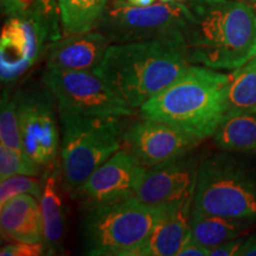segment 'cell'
Instances as JSON below:
<instances>
[{"label":"cell","mask_w":256,"mask_h":256,"mask_svg":"<svg viewBox=\"0 0 256 256\" xmlns=\"http://www.w3.org/2000/svg\"><path fill=\"white\" fill-rule=\"evenodd\" d=\"M110 42L98 30L64 36L50 44L46 68L74 72H95Z\"/></svg>","instance_id":"14"},{"label":"cell","mask_w":256,"mask_h":256,"mask_svg":"<svg viewBox=\"0 0 256 256\" xmlns=\"http://www.w3.org/2000/svg\"><path fill=\"white\" fill-rule=\"evenodd\" d=\"M184 38L110 44L95 72L136 110L188 69Z\"/></svg>","instance_id":"2"},{"label":"cell","mask_w":256,"mask_h":256,"mask_svg":"<svg viewBox=\"0 0 256 256\" xmlns=\"http://www.w3.org/2000/svg\"><path fill=\"white\" fill-rule=\"evenodd\" d=\"M210 254V249L204 247L200 242L192 238L191 232H188L186 240H185L183 247L180 248L177 256H206Z\"/></svg>","instance_id":"28"},{"label":"cell","mask_w":256,"mask_h":256,"mask_svg":"<svg viewBox=\"0 0 256 256\" xmlns=\"http://www.w3.org/2000/svg\"><path fill=\"white\" fill-rule=\"evenodd\" d=\"M62 124V178L72 194L122 146L124 118H102L58 110Z\"/></svg>","instance_id":"5"},{"label":"cell","mask_w":256,"mask_h":256,"mask_svg":"<svg viewBox=\"0 0 256 256\" xmlns=\"http://www.w3.org/2000/svg\"><path fill=\"white\" fill-rule=\"evenodd\" d=\"M188 62L236 70L256 57V14L241 0H188Z\"/></svg>","instance_id":"1"},{"label":"cell","mask_w":256,"mask_h":256,"mask_svg":"<svg viewBox=\"0 0 256 256\" xmlns=\"http://www.w3.org/2000/svg\"><path fill=\"white\" fill-rule=\"evenodd\" d=\"M162 2H188V0H160Z\"/></svg>","instance_id":"32"},{"label":"cell","mask_w":256,"mask_h":256,"mask_svg":"<svg viewBox=\"0 0 256 256\" xmlns=\"http://www.w3.org/2000/svg\"><path fill=\"white\" fill-rule=\"evenodd\" d=\"M146 168L120 148L72 194L84 209L132 197Z\"/></svg>","instance_id":"12"},{"label":"cell","mask_w":256,"mask_h":256,"mask_svg":"<svg viewBox=\"0 0 256 256\" xmlns=\"http://www.w3.org/2000/svg\"><path fill=\"white\" fill-rule=\"evenodd\" d=\"M120 2H124V4L130 6H139V8H144V6H150L154 4L156 0H120Z\"/></svg>","instance_id":"31"},{"label":"cell","mask_w":256,"mask_h":256,"mask_svg":"<svg viewBox=\"0 0 256 256\" xmlns=\"http://www.w3.org/2000/svg\"><path fill=\"white\" fill-rule=\"evenodd\" d=\"M63 36L94 30L107 8V0H57Z\"/></svg>","instance_id":"20"},{"label":"cell","mask_w":256,"mask_h":256,"mask_svg":"<svg viewBox=\"0 0 256 256\" xmlns=\"http://www.w3.org/2000/svg\"><path fill=\"white\" fill-rule=\"evenodd\" d=\"M256 114V57L232 74L226 116Z\"/></svg>","instance_id":"21"},{"label":"cell","mask_w":256,"mask_h":256,"mask_svg":"<svg viewBox=\"0 0 256 256\" xmlns=\"http://www.w3.org/2000/svg\"><path fill=\"white\" fill-rule=\"evenodd\" d=\"M43 83L52 94L58 110L102 118H128V106L95 72L46 68Z\"/></svg>","instance_id":"8"},{"label":"cell","mask_w":256,"mask_h":256,"mask_svg":"<svg viewBox=\"0 0 256 256\" xmlns=\"http://www.w3.org/2000/svg\"><path fill=\"white\" fill-rule=\"evenodd\" d=\"M49 34L34 11L12 16L2 30L0 42V76L2 82L20 78L34 66L43 52Z\"/></svg>","instance_id":"13"},{"label":"cell","mask_w":256,"mask_h":256,"mask_svg":"<svg viewBox=\"0 0 256 256\" xmlns=\"http://www.w3.org/2000/svg\"><path fill=\"white\" fill-rule=\"evenodd\" d=\"M246 238H236L232 240H229V241L220 243V244L217 246V247L210 249L211 256H232L238 255L240 248L242 247L243 242H244Z\"/></svg>","instance_id":"29"},{"label":"cell","mask_w":256,"mask_h":256,"mask_svg":"<svg viewBox=\"0 0 256 256\" xmlns=\"http://www.w3.org/2000/svg\"><path fill=\"white\" fill-rule=\"evenodd\" d=\"M43 184V192L40 200L43 220V242L46 252L54 254L62 248L64 234V211L57 172L48 176Z\"/></svg>","instance_id":"17"},{"label":"cell","mask_w":256,"mask_h":256,"mask_svg":"<svg viewBox=\"0 0 256 256\" xmlns=\"http://www.w3.org/2000/svg\"><path fill=\"white\" fill-rule=\"evenodd\" d=\"M194 151L146 168L133 197L147 206L162 210L174 209L194 200L200 164Z\"/></svg>","instance_id":"10"},{"label":"cell","mask_w":256,"mask_h":256,"mask_svg":"<svg viewBox=\"0 0 256 256\" xmlns=\"http://www.w3.org/2000/svg\"><path fill=\"white\" fill-rule=\"evenodd\" d=\"M40 166L24 153H18L4 145H0V179L12 176H37Z\"/></svg>","instance_id":"23"},{"label":"cell","mask_w":256,"mask_h":256,"mask_svg":"<svg viewBox=\"0 0 256 256\" xmlns=\"http://www.w3.org/2000/svg\"><path fill=\"white\" fill-rule=\"evenodd\" d=\"M188 8L183 2H154L150 6H130L114 0L107 6L96 26L110 44L184 38Z\"/></svg>","instance_id":"7"},{"label":"cell","mask_w":256,"mask_h":256,"mask_svg":"<svg viewBox=\"0 0 256 256\" xmlns=\"http://www.w3.org/2000/svg\"><path fill=\"white\" fill-rule=\"evenodd\" d=\"M240 256H256V236L246 238L238 252Z\"/></svg>","instance_id":"30"},{"label":"cell","mask_w":256,"mask_h":256,"mask_svg":"<svg viewBox=\"0 0 256 256\" xmlns=\"http://www.w3.org/2000/svg\"><path fill=\"white\" fill-rule=\"evenodd\" d=\"M232 74L191 64L183 75L140 107V116L162 121L203 140L226 113Z\"/></svg>","instance_id":"3"},{"label":"cell","mask_w":256,"mask_h":256,"mask_svg":"<svg viewBox=\"0 0 256 256\" xmlns=\"http://www.w3.org/2000/svg\"><path fill=\"white\" fill-rule=\"evenodd\" d=\"M36 0H2V8L4 14L12 16H20L31 12L34 8Z\"/></svg>","instance_id":"27"},{"label":"cell","mask_w":256,"mask_h":256,"mask_svg":"<svg viewBox=\"0 0 256 256\" xmlns=\"http://www.w3.org/2000/svg\"><path fill=\"white\" fill-rule=\"evenodd\" d=\"M17 106V94L12 98H10L8 92L2 94V113H0V140H2V145L18 153L26 154L24 151L23 142H22L20 130H19Z\"/></svg>","instance_id":"22"},{"label":"cell","mask_w":256,"mask_h":256,"mask_svg":"<svg viewBox=\"0 0 256 256\" xmlns=\"http://www.w3.org/2000/svg\"><path fill=\"white\" fill-rule=\"evenodd\" d=\"M32 11L46 25L49 34L50 43L62 38L63 32L60 26L58 2L57 0H36Z\"/></svg>","instance_id":"25"},{"label":"cell","mask_w":256,"mask_h":256,"mask_svg":"<svg viewBox=\"0 0 256 256\" xmlns=\"http://www.w3.org/2000/svg\"><path fill=\"white\" fill-rule=\"evenodd\" d=\"M250 2H252V6L256 8V0H250Z\"/></svg>","instance_id":"33"},{"label":"cell","mask_w":256,"mask_h":256,"mask_svg":"<svg viewBox=\"0 0 256 256\" xmlns=\"http://www.w3.org/2000/svg\"><path fill=\"white\" fill-rule=\"evenodd\" d=\"M212 136L223 151L256 152V114L224 116Z\"/></svg>","instance_id":"19"},{"label":"cell","mask_w":256,"mask_h":256,"mask_svg":"<svg viewBox=\"0 0 256 256\" xmlns=\"http://www.w3.org/2000/svg\"><path fill=\"white\" fill-rule=\"evenodd\" d=\"M43 186L40 180L36 176L18 174L12 176L6 179H2L0 184V206H2L6 202L19 194H28L40 200Z\"/></svg>","instance_id":"24"},{"label":"cell","mask_w":256,"mask_h":256,"mask_svg":"<svg viewBox=\"0 0 256 256\" xmlns=\"http://www.w3.org/2000/svg\"><path fill=\"white\" fill-rule=\"evenodd\" d=\"M246 224L247 223L241 220L208 215L194 209H191L188 220L192 238L209 249L215 248L229 240L238 238Z\"/></svg>","instance_id":"18"},{"label":"cell","mask_w":256,"mask_h":256,"mask_svg":"<svg viewBox=\"0 0 256 256\" xmlns=\"http://www.w3.org/2000/svg\"><path fill=\"white\" fill-rule=\"evenodd\" d=\"M0 208L2 238L8 242H43L40 203L36 197L19 194Z\"/></svg>","instance_id":"15"},{"label":"cell","mask_w":256,"mask_h":256,"mask_svg":"<svg viewBox=\"0 0 256 256\" xmlns=\"http://www.w3.org/2000/svg\"><path fill=\"white\" fill-rule=\"evenodd\" d=\"M44 242H10L0 250L2 256H40L46 254Z\"/></svg>","instance_id":"26"},{"label":"cell","mask_w":256,"mask_h":256,"mask_svg":"<svg viewBox=\"0 0 256 256\" xmlns=\"http://www.w3.org/2000/svg\"><path fill=\"white\" fill-rule=\"evenodd\" d=\"M18 122L24 151L40 168L55 164L60 147L54 96L46 90L32 89L17 92Z\"/></svg>","instance_id":"9"},{"label":"cell","mask_w":256,"mask_h":256,"mask_svg":"<svg viewBox=\"0 0 256 256\" xmlns=\"http://www.w3.org/2000/svg\"><path fill=\"white\" fill-rule=\"evenodd\" d=\"M192 209L246 223L256 222V176L226 154L203 159Z\"/></svg>","instance_id":"6"},{"label":"cell","mask_w":256,"mask_h":256,"mask_svg":"<svg viewBox=\"0 0 256 256\" xmlns=\"http://www.w3.org/2000/svg\"><path fill=\"white\" fill-rule=\"evenodd\" d=\"M192 202H186L174 209L166 210L156 223L146 242L134 252V256L178 255L190 232Z\"/></svg>","instance_id":"16"},{"label":"cell","mask_w":256,"mask_h":256,"mask_svg":"<svg viewBox=\"0 0 256 256\" xmlns=\"http://www.w3.org/2000/svg\"><path fill=\"white\" fill-rule=\"evenodd\" d=\"M202 140L162 121L142 119L124 130L122 146L145 168L190 152Z\"/></svg>","instance_id":"11"},{"label":"cell","mask_w":256,"mask_h":256,"mask_svg":"<svg viewBox=\"0 0 256 256\" xmlns=\"http://www.w3.org/2000/svg\"><path fill=\"white\" fill-rule=\"evenodd\" d=\"M82 220L84 254L92 256H134L166 210L136 197L86 209Z\"/></svg>","instance_id":"4"}]
</instances>
